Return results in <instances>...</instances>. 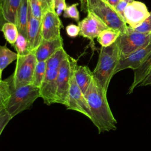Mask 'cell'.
<instances>
[{
	"label": "cell",
	"mask_w": 151,
	"mask_h": 151,
	"mask_svg": "<svg viewBox=\"0 0 151 151\" xmlns=\"http://www.w3.org/2000/svg\"><path fill=\"white\" fill-rule=\"evenodd\" d=\"M107 92L93 77L85 93L92 114L91 121L99 133L116 129L117 122L110 108Z\"/></svg>",
	"instance_id": "6da1fadb"
},
{
	"label": "cell",
	"mask_w": 151,
	"mask_h": 151,
	"mask_svg": "<svg viewBox=\"0 0 151 151\" xmlns=\"http://www.w3.org/2000/svg\"><path fill=\"white\" fill-rule=\"evenodd\" d=\"M7 78L9 83V92L5 101L0 104V107L5 108L14 117L29 109L35 100L40 97V88L32 84L16 88L14 84L12 74Z\"/></svg>",
	"instance_id": "7a4b0ae2"
},
{
	"label": "cell",
	"mask_w": 151,
	"mask_h": 151,
	"mask_svg": "<svg viewBox=\"0 0 151 151\" xmlns=\"http://www.w3.org/2000/svg\"><path fill=\"white\" fill-rule=\"evenodd\" d=\"M119 60L120 52L117 41L109 47H101L93 73L94 77L106 91L112 77L115 74L114 71Z\"/></svg>",
	"instance_id": "3957f363"
},
{
	"label": "cell",
	"mask_w": 151,
	"mask_h": 151,
	"mask_svg": "<svg viewBox=\"0 0 151 151\" xmlns=\"http://www.w3.org/2000/svg\"><path fill=\"white\" fill-rule=\"evenodd\" d=\"M96 15L109 28L124 32L127 27L126 22L114 9L104 0H87V12Z\"/></svg>",
	"instance_id": "277c9868"
},
{
	"label": "cell",
	"mask_w": 151,
	"mask_h": 151,
	"mask_svg": "<svg viewBox=\"0 0 151 151\" xmlns=\"http://www.w3.org/2000/svg\"><path fill=\"white\" fill-rule=\"evenodd\" d=\"M77 65V60L68 54L61 63L58 69L57 80L56 103L67 106L70 83Z\"/></svg>",
	"instance_id": "5b68a950"
},
{
	"label": "cell",
	"mask_w": 151,
	"mask_h": 151,
	"mask_svg": "<svg viewBox=\"0 0 151 151\" xmlns=\"http://www.w3.org/2000/svg\"><path fill=\"white\" fill-rule=\"evenodd\" d=\"M116 41L120 59L123 58L149 44L151 42V34L146 35L139 32L129 26L124 32L120 33Z\"/></svg>",
	"instance_id": "8992f818"
},
{
	"label": "cell",
	"mask_w": 151,
	"mask_h": 151,
	"mask_svg": "<svg viewBox=\"0 0 151 151\" xmlns=\"http://www.w3.org/2000/svg\"><path fill=\"white\" fill-rule=\"evenodd\" d=\"M37 62L34 52L25 55H18L15 70L12 74L13 82L16 88L32 83L34 70Z\"/></svg>",
	"instance_id": "52a82bcc"
},
{
	"label": "cell",
	"mask_w": 151,
	"mask_h": 151,
	"mask_svg": "<svg viewBox=\"0 0 151 151\" xmlns=\"http://www.w3.org/2000/svg\"><path fill=\"white\" fill-rule=\"evenodd\" d=\"M66 107L68 110H72L82 113L89 118L90 120L92 119V114L88 101L85 94L78 86L74 74L70 83L68 104Z\"/></svg>",
	"instance_id": "ba28073f"
},
{
	"label": "cell",
	"mask_w": 151,
	"mask_h": 151,
	"mask_svg": "<svg viewBox=\"0 0 151 151\" xmlns=\"http://www.w3.org/2000/svg\"><path fill=\"white\" fill-rule=\"evenodd\" d=\"M80 35L90 40L97 38L99 35L109 27L94 13L88 12L87 15L78 22Z\"/></svg>",
	"instance_id": "9c48e42d"
},
{
	"label": "cell",
	"mask_w": 151,
	"mask_h": 151,
	"mask_svg": "<svg viewBox=\"0 0 151 151\" xmlns=\"http://www.w3.org/2000/svg\"><path fill=\"white\" fill-rule=\"evenodd\" d=\"M58 69L47 68L44 80L40 88V97L47 105L56 103Z\"/></svg>",
	"instance_id": "30bf717a"
},
{
	"label": "cell",
	"mask_w": 151,
	"mask_h": 151,
	"mask_svg": "<svg viewBox=\"0 0 151 151\" xmlns=\"http://www.w3.org/2000/svg\"><path fill=\"white\" fill-rule=\"evenodd\" d=\"M43 40H52L60 38V28L62 23L54 9L47 11L41 20Z\"/></svg>",
	"instance_id": "8fae6325"
},
{
	"label": "cell",
	"mask_w": 151,
	"mask_h": 151,
	"mask_svg": "<svg viewBox=\"0 0 151 151\" xmlns=\"http://www.w3.org/2000/svg\"><path fill=\"white\" fill-rule=\"evenodd\" d=\"M149 14L145 4L134 1L128 4L125 8V21L134 29L140 25L149 17Z\"/></svg>",
	"instance_id": "7c38bea8"
},
{
	"label": "cell",
	"mask_w": 151,
	"mask_h": 151,
	"mask_svg": "<svg viewBox=\"0 0 151 151\" xmlns=\"http://www.w3.org/2000/svg\"><path fill=\"white\" fill-rule=\"evenodd\" d=\"M150 51L151 42L147 45L133 52L126 57L120 58L116 68L114 74L127 68H130L133 70L138 68L146 59Z\"/></svg>",
	"instance_id": "4fadbf2b"
},
{
	"label": "cell",
	"mask_w": 151,
	"mask_h": 151,
	"mask_svg": "<svg viewBox=\"0 0 151 151\" xmlns=\"http://www.w3.org/2000/svg\"><path fill=\"white\" fill-rule=\"evenodd\" d=\"M27 40L31 52H35L43 40L41 21L32 15L29 6L27 24Z\"/></svg>",
	"instance_id": "5bb4252c"
},
{
	"label": "cell",
	"mask_w": 151,
	"mask_h": 151,
	"mask_svg": "<svg viewBox=\"0 0 151 151\" xmlns=\"http://www.w3.org/2000/svg\"><path fill=\"white\" fill-rule=\"evenodd\" d=\"M61 47H63V40L61 37L52 40H43L34 52L37 61H47Z\"/></svg>",
	"instance_id": "9a60e30c"
},
{
	"label": "cell",
	"mask_w": 151,
	"mask_h": 151,
	"mask_svg": "<svg viewBox=\"0 0 151 151\" xmlns=\"http://www.w3.org/2000/svg\"><path fill=\"white\" fill-rule=\"evenodd\" d=\"M22 0H0L1 14L6 22L17 25L18 14Z\"/></svg>",
	"instance_id": "2e32d148"
},
{
	"label": "cell",
	"mask_w": 151,
	"mask_h": 151,
	"mask_svg": "<svg viewBox=\"0 0 151 151\" xmlns=\"http://www.w3.org/2000/svg\"><path fill=\"white\" fill-rule=\"evenodd\" d=\"M74 76L78 86L85 94L94 77L93 72L87 66L77 65Z\"/></svg>",
	"instance_id": "e0dca14e"
},
{
	"label": "cell",
	"mask_w": 151,
	"mask_h": 151,
	"mask_svg": "<svg viewBox=\"0 0 151 151\" xmlns=\"http://www.w3.org/2000/svg\"><path fill=\"white\" fill-rule=\"evenodd\" d=\"M151 67V51L146 57L141 65L137 69L134 70L133 81L130 86L127 94L133 93L134 88L141 83L145 78Z\"/></svg>",
	"instance_id": "ac0fdd59"
},
{
	"label": "cell",
	"mask_w": 151,
	"mask_h": 151,
	"mask_svg": "<svg viewBox=\"0 0 151 151\" xmlns=\"http://www.w3.org/2000/svg\"><path fill=\"white\" fill-rule=\"evenodd\" d=\"M28 2L32 15L41 21L47 11L54 9L52 0H28Z\"/></svg>",
	"instance_id": "d6986e66"
},
{
	"label": "cell",
	"mask_w": 151,
	"mask_h": 151,
	"mask_svg": "<svg viewBox=\"0 0 151 151\" xmlns=\"http://www.w3.org/2000/svg\"><path fill=\"white\" fill-rule=\"evenodd\" d=\"M28 0H22L19 9L17 26L18 32L27 38V24L29 12Z\"/></svg>",
	"instance_id": "ffe728a7"
},
{
	"label": "cell",
	"mask_w": 151,
	"mask_h": 151,
	"mask_svg": "<svg viewBox=\"0 0 151 151\" xmlns=\"http://www.w3.org/2000/svg\"><path fill=\"white\" fill-rule=\"evenodd\" d=\"M18 54L9 49L6 45L0 47V73L1 80L3 70L15 60H17Z\"/></svg>",
	"instance_id": "44dd1931"
},
{
	"label": "cell",
	"mask_w": 151,
	"mask_h": 151,
	"mask_svg": "<svg viewBox=\"0 0 151 151\" xmlns=\"http://www.w3.org/2000/svg\"><path fill=\"white\" fill-rule=\"evenodd\" d=\"M120 33L118 30L108 28L99 35L97 40L101 47H109L117 41Z\"/></svg>",
	"instance_id": "7402d4cb"
},
{
	"label": "cell",
	"mask_w": 151,
	"mask_h": 151,
	"mask_svg": "<svg viewBox=\"0 0 151 151\" xmlns=\"http://www.w3.org/2000/svg\"><path fill=\"white\" fill-rule=\"evenodd\" d=\"M1 31L5 40L11 44L13 45L18 35V29L17 26L12 22H6L4 23L1 28Z\"/></svg>",
	"instance_id": "603a6c76"
},
{
	"label": "cell",
	"mask_w": 151,
	"mask_h": 151,
	"mask_svg": "<svg viewBox=\"0 0 151 151\" xmlns=\"http://www.w3.org/2000/svg\"><path fill=\"white\" fill-rule=\"evenodd\" d=\"M47 71L46 61H38L34 70L32 84L35 86L40 88L44 80Z\"/></svg>",
	"instance_id": "cb8c5ba5"
},
{
	"label": "cell",
	"mask_w": 151,
	"mask_h": 151,
	"mask_svg": "<svg viewBox=\"0 0 151 151\" xmlns=\"http://www.w3.org/2000/svg\"><path fill=\"white\" fill-rule=\"evenodd\" d=\"M68 55L63 47L58 49L47 61V68H59L63 61Z\"/></svg>",
	"instance_id": "d4e9b609"
},
{
	"label": "cell",
	"mask_w": 151,
	"mask_h": 151,
	"mask_svg": "<svg viewBox=\"0 0 151 151\" xmlns=\"http://www.w3.org/2000/svg\"><path fill=\"white\" fill-rule=\"evenodd\" d=\"M12 45L15 48L18 55H25L32 52L29 50L27 37L19 32L15 42Z\"/></svg>",
	"instance_id": "484cf974"
},
{
	"label": "cell",
	"mask_w": 151,
	"mask_h": 151,
	"mask_svg": "<svg viewBox=\"0 0 151 151\" xmlns=\"http://www.w3.org/2000/svg\"><path fill=\"white\" fill-rule=\"evenodd\" d=\"M78 5V3H76L67 6L66 9L64 11L63 17L64 18H70L74 19L76 21L79 22L80 15L77 9Z\"/></svg>",
	"instance_id": "4316f807"
},
{
	"label": "cell",
	"mask_w": 151,
	"mask_h": 151,
	"mask_svg": "<svg viewBox=\"0 0 151 151\" xmlns=\"http://www.w3.org/2000/svg\"><path fill=\"white\" fill-rule=\"evenodd\" d=\"M12 118L5 108L0 107V134Z\"/></svg>",
	"instance_id": "83f0119b"
},
{
	"label": "cell",
	"mask_w": 151,
	"mask_h": 151,
	"mask_svg": "<svg viewBox=\"0 0 151 151\" xmlns=\"http://www.w3.org/2000/svg\"><path fill=\"white\" fill-rule=\"evenodd\" d=\"M134 29L139 32L149 35L151 34V12L149 17L138 27Z\"/></svg>",
	"instance_id": "f1b7e54d"
},
{
	"label": "cell",
	"mask_w": 151,
	"mask_h": 151,
	"mask_svg": "<svg viewBox=\"0 0 151 151\" xmlns=\"http://www.w3.org/2000/svg\"><path fill=\"white\" fill-rule=\"evenodd\" d=\"M55 12L58 16H60L63 12L65 11L67 8L65 0H52Z\"/></svg>",
	"instance_id": "f546056e"
},
{
	"label": "cell",
	"mask_w": 151,
	"mask_h": 151,
	"mask_svg": "<svg viewBox=\"0 0 151 151\" xmlns=\"http://www.w3.org/2000/svg\"><path fill=\"white\" fill-rule=\"evenodd\" d=\"M65 31L69 37L71 38H75L80 34V28L78 25L70 24L66 27Z\"/></svg>",
	"instance_id": "4dcf8cb0"
},
{
	"label": "cell",
	"mask_w": 151,
	"mask_h": 151,
	"mask_svg": "<svg viewBox=\"0 0 151 151\" xmlns=\"http://www.w3.org/2000/svg\"><path fill=\"white\" fill-rule=\"evenodd\" d=\"M128 5V3L125 2L123 0H121L118 4L114 7V10L116 11V12L122 17V18L125 21L124 18V10L126 8L127 5ZM126 22V21H125Z\"/></svg>",
	"instance_id": "1f68e13d"
},
{
	"label": "cell",
	"mask_w": 151,
	"mask_h": 151,
	"mask_svg": "<svg viewBox=\"0 0 151 151\" xmlns=\"http://www.w3.org/2000/svg\"><path fill=\"white\" fill-rule=\"evenodd\" d=\"M151 85V67L145 77V78L143 79V80L141 82V83L138 86V87H143V86H150Z\"/></svg>",
	"instance_id": "d6a6232c"
},
{
	"label": "cell",
	"mask_w": 151,
	"mask_h": 151,
	"mask_svg": "<svg viewBox=\"0 0 151 151\" xmlns=\"http://www.w3.org/2000/svg\"><path fill=\"white\" fill-rule=\"evenodd\" d=\"M81 9L84 12H87V0H80Z\"/></svg>",
	"instance_id": "836d02e7"
},
{
	"label": "cell",
	"mask_w": 151,
	"mask_h": 151,
	"mask_svg": "<svg viewBox=\"0 0 151 151\" xmlns=\"http://www.w3.org/2000/svg\"><path fill=\"white\" fill-rule=\"evenodd\" d=\"M106 2H107L108 4H109L111 7L114 8V7L118 4V3L121 0H104Z\"/></svg>",
	"instance_id": "e575fe53"
},
{
	"label": "cell",
	"mask_w": 151,
	"mask_h": 151,
	"mask_svg": "<svg viewBox=\"0 0 151 151\" xmlns=\"http://www.w3.org/2000/svg\"><path fill=\"white\" fill-rule=\"evenodd\" d=\"M123 1H124L125 2H127V3H128V4L132 3V2H133V1H134V0H123Z\"/></svg>",
	"instance_id": "d590c367"
}]
</instances>
